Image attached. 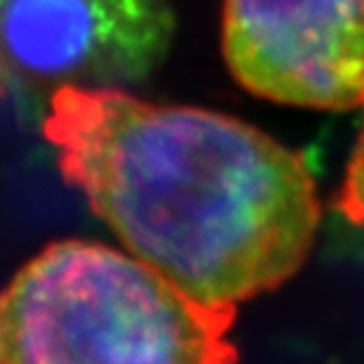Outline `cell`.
Masks as SVG:
<instances>
[{
  "instance_id": "obj_4",
  "label": "cell",
  "mask_w": 364,
  "mask_h": 364,
  "mask_svg": "<svg viewBox=\"0 0 364 364\" xmlns=\"http://www.w3.org/2000/svg\"><path fill=\"white\" fill-rule=\"evenodd\" d=\"M171 36L167 0H0V58L58 88L141 82Z\"/></svg>"
},
{
  "instance_id": "obj_3",
  "label": "cell",
  "mask_w": 364,
  "mask_h": 364,
  "mask_svg": "<svg viewBox=\"0 0 364 364\" xmlns=\"http://www.w3.org/2000/svg\"><path fill=\"white\" fill-rule=\"evenodd\" d=\"M222 50L237 84L262 99L364 108V0H224Z\"/></svg>"
},
{
  "instance_id": "obj_1",
  "label": "cell",
  "mask_w": 364,
  "mask_h": 364,
  "mask_svg": "<svg viewBox=\"0 0 364 364\" xmlns=\"http://www.w3.org/2000/svg\"><path fill=\"white\" fill-rule=\"evenodd\" d=\"M44 139L121 244L191 296L235 305L305 264L321 226L303 156L215 110L60 86Z\"/></svg>"
},
{
  "instance_id": "obj_2",
  "label": "cell",
  "mask_w": 364,
  "mask_h": 364,
  "mask_svg": "<svg viewBox=\"0 0 364 364\" xmlns=\"http://www.w3.org/2000/svg\"><path fill=\"white\" fill-rule=\"evenodd\" d=\"M235 316L132 252L64 240L0 292V364H237Z\"/></svg>"
},
{
  "instance_id": "obj_5",
  "label": "cell",
  "mask_w": 364,
  "mask_h": 364,
  "mask_svg": "<svg viewBox=\"0 0 364 364\" xmlns=\"http://www.w3.org/2000/svg\"><path fill=\"white\" fill-rule=\"evenodd\" d=\"M333 209L347 222L364 226V121L360 125V134L347 165L341 191L336 193Z\"/></svg>"
}]
</instances>
